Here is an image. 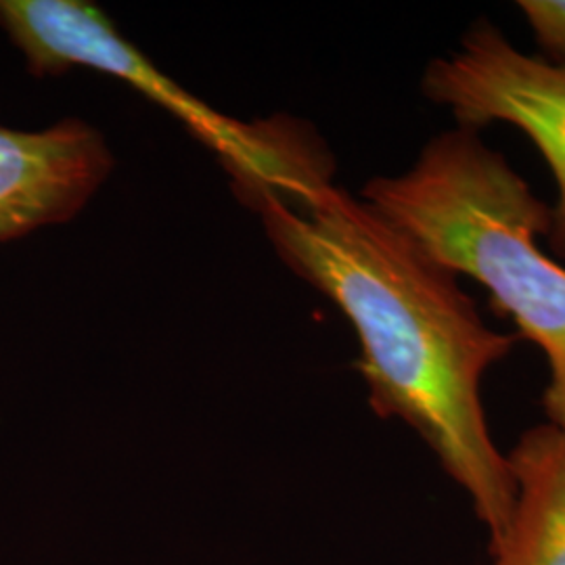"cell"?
<instances>
[{"label":"cell","instance_id":"6da1fadb","mask_svg":"<svg viewBox=\"0 0 565 565\" xmlns=\"http://www.w3.org/2000/svg\"><path fill=\"white\" fill-rule=\"evenodd\" d=\"M254 207L282 263L354 327L375 413L424 438L494 545L511 520L515 482L486 424L482 380L518 338L492 331L455 273L335 186L300 207L273 198Z\"/></svg>","mask_w":565,"mask_h":565},{"label":"cell","instance_id":"7a4b0ae2","mask_svg":"<svg viewBox=\"0 0 565 565\" xmlns=\"http://www.w3.org/2000/svg\"><path fill=\"white\" fill-rule=\"evenodd\" d=\"M364 202L455 275L490 291L497 312L545 352L548 424L565 427V268L536 243L551 207L473 130L425 145L401 177H377Z\"/></svg>","mask_w":565,"mask_h":565},{"label":"cell","instance_id":"3957f363","mask_svg":"<svg viewBox=\"0 0 565 565\" xmlns=\"http://www.w3.org/2000/svg\"><path fill=\"white\" fill-rule=\"evenodd\" d=\"M0 25L34 76L86 67L121 81L181 120L221 162L247 202L300 207L333 186V162L315 135L294 121H239L198 99L126 41L86 0H0Z\"/></svg>","mask_w":565,"mask_h":565},{"label":"cell","instance_id":"277c9868","mask_svg":"<svg viewBox=\"0 0 565 565\" xmlns=\"http://www.w3.org/2000/svg\"><path fill=\"white\" fill-rule=\"evenodd\" d=\"M424 93L448 107L459 128L476 132L505 121L541 149L559 186L546 237L565 258V61L530 57L482 21L467 32L457 53L429 63Z\"/></svg>","mask_w":565,"mask_h":565},{"label":"cell","instance_id":"5b68a950","mask_svg":"<svg viewBox=\"0 0 565 565\" xmlns=\"http://www.w3.org/2000/svg\"><path fill=\"white\" fill-rule=\"evenodd\" d=\"M111 166L102 132L86 121L34 132L0 126V243L74 218Z\"/></svg>","mask_w":565,"mask_h":565},{"label":"cell","instance_id":"8992f818","mask_svg":"<svg viewBox=\"0 0 565 565\" xmlns=\"http://www.w3.org/2000/svg\"><path fill=\"white\" fill-rule=\"evenodd\" d=\"M507 463L515 503L492 565H565V427L527 429Z\"/></svg>","mask_w":565,"mask_h":565},{"label":"cell","instance_id":"52a82bcc","mask_svg":"<svg viewBox=\"0 0 565 565\" xmlns=\"http://www.w3.org/2000/svg\"><path fill=\"white\" fill-rule=\"evenodd\" d=\"M518 7L546 53L565 61V0H522Z\"/></svg>","mask_w":565,"mask_h":565}]
</instances>
